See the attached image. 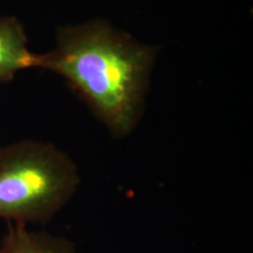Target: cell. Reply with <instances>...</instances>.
<instances>
[{"label": "cell", "instance_id": "3", "mask_svg": "<svg viewBox=\"0 0 253 253\" xmlns=\"http://www.w3.org/2000/svg\"><path fill=\"white\" fill-rule=\"evenodd\" d=\"M37 53L28 48L23 23L12 15L0 17V84L13 81L25 69L34 68Z\"/></svg>", "mask_w": 253, "mask_h": 253}, {"label": "cell", "instance_id": "2", "mask_svg": "<svg viewBox=\"0 0 253 253\" xmlns=\"http://www.w3.org/2000/svg\"><path fill=\"white\" fill-rule=\"evenodd\" d=\"M79 168L49 142L24 140L0 147V218L46 224L78 191Z\"/></svg>", "mask_w": 253, "mask_h": 253}, {"label": "cell", "instance_id": "1", "mask_svg": "<svg viewBox=\"0 0 253 253\" xmlns=\"http://www.w3.org/2000/svg\"><path fill=\"white\" fill-rule=\"evenodd\" d=\"M160 48L102 18L56 28L55 46L37 53L36 69L56 74L110 135L128 137L145 110Z\"/></svg>", "mask_w": 253, "mask_h": 253}, {"label": "cell", "instance_id": "4", "mask_svg": "<svg viewBox=\"0 0 253 253\" xmlns=\"http://www.w3.org/2000/svg\"><path fill=\"white\" fill-rule=\"evenodd\" d=\"M0 253H75V249L72 242L62 237L12 224L0 245Z\"/></svg>", "mask_w": 253, "mask_h": 253}]
</instances>
